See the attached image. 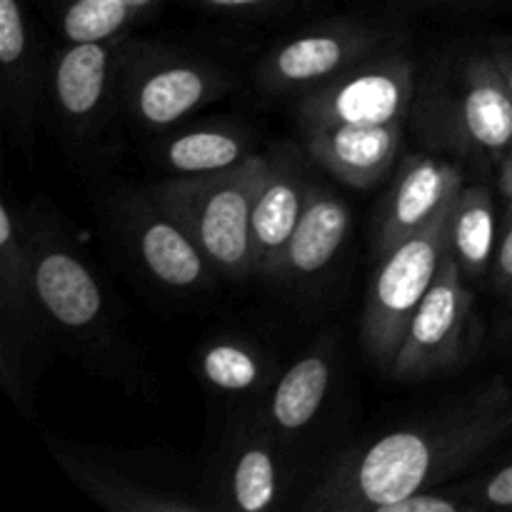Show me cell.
I'll return each instance as SVG.
<instances>
[{
    "mask_svg": "<svg viewBox=\"0 0 512 512\" xmlns=\"http://www.w3.org/2000/svg\"><path fill=\"white\" fill-rule=\"evenodd\" d=\"M510 433L512 390L503 375H493L430 418L400 425L340 455L300 508L380 512L468 470Z\"/></svg>",
    "mask_w": 512,
    "mask_h": 512,
    "instance_id": "obj_1",
    "label": "cell"
},
{
    "mask_svg": "<svg viewBox=\"0 0 512 512\" xmlns=\"http://www.w3.org/2000/svg\"><path fill=\"white\" fill-rule=\"evenodd\" d=\"M418 128L430 148L500 170L512 155V93L490 50L465 55L430 78Z\"/></svg>",
    "mask_w": 512,
    "mask_h": 512,
    "instance_id": "obj_2",
    "label": "cell"
},
{
    "mask_svg": "<svg viewBox=\"0 0 512 512\" xmlns=\"http://www.w3.org/2000/svg\"><path fill=\"white\" fill-rule=\"evenodd\" d=\"M268 168L270 155L253 153L220 173L175 175L150 193L193 233L218 275L245 280L255 275L250 218Z\"/></svg>",
    "mask_w": 512,
    "mask_h": 512,
    "instance_id": "obj_3",
    "label": "cell"
},
{
    "mask_svg": "<svg viewBox=\"0 0 512 512\" xmlns=\"http://www.w3.org/2000/svg\"><path fill=\"white\" fill-rule=\"evenodd\" d=\"M23 235L33 295L45 325L75 345H105L110 313L103 285L63 233L58 218L35 205L23 215Z\"/></svg>",
    "mask_w": 512,
    "mask_h": 512,
    "instance_id": "obj_4",
    "label": "cell"
},
{
    "mask_svg": "<svg viewBox=\"0 0 512 512\" xmlns=\"http://www.w3.org/2000/svg\"><path fill=\"white\" fill-rule=\"evenodd\" d=\"M450 205L413 238L403 240L378 258L365 300L360 340L370 363L385 375L393 368L410 320L428 295L448 253Z\"/></svg>",
    "mask_w": 512,
    "mask_h": 512,
    "instance_id": "obj_5",
    "label": "cell"
},
{
    "mask_svg": "<svg viewBox=\"0 0 512 512\" xmlns=\"http://www.w3.org/2000/svg\"><path fill=\"white\" fill-rule=\"evenodd\" d=\"M480 338L475 295L448 250L428 295L410 320L388 375L400 383H425L450 375L473 360Z\"/></svg>",
    "mask_w": 512,
    "mask_h": 512,
    "instance_id": "obj_6",
    "label": "cell"
},
{
    "mask_svg": "<svg viewBox=\"0 0 512 512\" xmlns=\"http://www.w3.org/2000/svg\"><path fill=\"white\" fill-rule=\"evenodd\" d=\"M130 115L150 130L173 128L195 110L223 98L233 85L228 70L210 60L158 45H133L120 58Z\"/></svg>",
    "mask_w": 512,
    "mask_h": 512,
    "instance_id": "obj_7",
    "label": "cell"
},
{
    "mask_svg": "<svg viewBox=\"0 0 512 512\" xmlns=\"http://www.w3.org/2000/svg\"><path fill=\"white\" fill-rule=\"evenodd\" d=\"M413 98V60L398 50H378L328 83L300 95L295 118L303 130L320 125L405 123Z\"/></svg>",
    "mask_w": 512,
    "mask_h": 512,
    "instance_id": "obj_8",
    "label": "cell"
},
{
    "mask_svg": "<svg viewBox=\"0 0 512 512\" xmlns=\"http://www.w3.org/2000/svg\"><path fill=\"white\" fill-rule=\"evenodd\" d=\"M385 33L355 20H330L275 45L255 70L268 95H303L378 53Z\"/></svg>",
    "mask_w": 512,
    "mask_h": 512,
    "instance_id": "obj_9",
    "label": "cell"
},
{
    "mask_svg": "<svg viewBox=\"0 0 512 512\" xmlns=\"http://www.w3.org/2000/svg\"><path fill=\"white\" fill-rule=\"evenodd\" d=\"M120 213L130 250L155 283L178 293L213 285L218 270L193 233L153 193L133 195Z\"/></svg>",
    "mask_w": 512,
    "mask_h": 512,
    "instance_id": "obj_10",
    "label": "cell"
},
{
    "mask_svg": "<svg viewBox=\"0 0 512 512\" xmlns=\"http://www.w3.org/2000/svg\"><path fill=\"white\" fill-rule=\"evenodd\" d=\"M40 328H45V320L33 295L23 215L5 198L0 205V370L5 388L18 403L23 395V355Z\"/></svg>",
    "mask_w": 512,
    "mask_h": 512,
    "instance_id": "obj_11",
    "label": "cell"
},
{
    "mask_svg": "<svg viewBox=\"0 0 512 512\" xmlns=\"http://www.w3.org/2000/svg\"><path fill=\"white\" fill-rule=\"evenodd\" d=\"M465 173L443 155H410L395 173L373 235L375 258L423 230L463 190Z\"/></svg>",
    "mask_w": 512,
    "mask_h": 512,
    "instance_id": "obj_12",
    "label": "cell"
},
{
    "mask_svg": "<svg viewBox=\"0 0 512 512\" xmlns=\"http://www.w3.org/2000/svg\"><path fill=\"white\" fill-rule=\"evenodd\" d=\"M305 150L325 173L355 190H373L393 173L405 123L305 128Z\"/></svg>",
    "mask_w": 512,
    "mask_h": 512,
    "instance_id": "obj_13",
    "label": "cell"
},
{
    "mask_svg": "<svg viewBox=\"0 0 512 512\" xmlns=\"http://www.w3.org/2000/svg\"><path fill=\"white\" fill-rule=\"evenodd\" d=\"M313 180L305 173L295 148H280L270 155V168L263 180L250 218V248L253 268L260 278L273 280L275 268L283 258L285 245L293 238Z\"/></svg>",
    "mask_w": 512,
    "mask_h": 512,
    "instance_id": "obj_14",
    "label": "cell"
},
{
    "mask_svg": "<svg viewBox=\"0 0 512 512\" xmlns=\"http://www.w3.org/2000/svg\"><path fill=\"white\" fill-rule=\"evenodd\" d=\"M120 40L110 43H68L53 58L50 88L55 108L68 128L88 133L105 118L113 95L115 70H120Z\"/></svg>",
    "mask_w": 512,
    "mask_h": 512,
    "instance_id": "obj_15",
    "label": "cell"
},
{
    "mask_svg": "<svg viewBox=\"0 0 512 512\" xmlns=\"http://www.w3.org/2000/svg\"><path fill=\"white\" fill-rule=\"evenodd\" d=\"M350 235V208L325 185H310L303 218L285 245L273 280L288 285L318 283L335 263Z\"/></svg>",
    "mask_w": 512,
    "mask_h": 512,
    "instance_id": "obj_16",
    "label": "cell"
},
{
    "mask_svg": "<svg viewBox=\"0 0 512 512\" xmlns=\"http://www.w3.org/2000/svg\"><path fill=\"white\" fill-rule=\"evenodd\" d=\"M283 445L260 420L233 440L220 473V498L228 508L243 512L278 508L288 488Z\"/></svg>",
    "mask_w": 512,
    "mask_h": 512,
    "instance_id": "obj_17",
    "label": "cell"
},
{
    "mask_svg": "<svg viewBox=\"0 0 512 512\" xmlns=\"http://www.w3.org/2000/svg\"><path fill=\"white\" fill-rule=\"evenodd\" d=\"M43 78V60L23 0H0V95L18 138H28L33 130Z\"/></svg>",
    "mask_w": 512,
    "mask_h": 512,
    "instance_id": "obj_18",
    "label": "cell"
},
{
    "mask_svg": "<svg viewBox=\"0 0 512 512\" xmlns=\"http://www.w3.org/2000/svg\"><path fill=\"white\" fill-rule=\"evenodd\" d=\"M333 375L335 343L328 335L280 375L258 420L280 443L298 438L323 410L333 388Z\"/></svg>",
    "mask_w": 512,
    "mask_h": 512,
    "instance_id": "obj_19",
    "label": "cell"
},
{
    "mask_svg": "<svg viewBox=\"0 0 512 512\" xmlns=\"http://www.w3.org/2000/svg\"><path fill=\"white\" fill-rule=\"evenodd\" d=\"M55 460L78 490L110 512H205L213 505L178 498L153 485L138 483L110 465L55 450Z\"/></svg>",
    "mask_w": 512,
    "mask_h": 512,
    "instance_id": "obj_20",
    "label": "cell"
},
{
    "mask_svg": "<svg viewBox=\"0 0 512 512\" xmlns=\"http://www.w3.org/2000/svg\"><path fill=\"white\" fill-rule=\"evenodd\" d=\"M498 218L495 200L485 185H470L450 205L448 250L460 265L465 280H483L493 268L498 248Z\"/></svg>",
    "mask_w": 512,
    "mask_h": 512,
    "instance_id": "obj_21",
    "label": "cell"
},
{
    "mask_svg": "<svg viewBox=\"0 0 512 512\" xmlns=\"http://www.w3.org/2000/svg\"><path fill=\"white\" fill-rule=\"evenodd\" d=\"M253 155V140L233 125H203L173 135L160 150L163 163L178 178L230 170Z\"/></svg>",
    "mask_w": 512,
    "mask_h": 512,
    "instance_id": "obj_22",
    "label": "cell"
},
{
    "mask_svg": "<svg viewBox=\"0 0 512 512\" xmlns=\"http://www.w3.org/2000/svg\"><path fill=\"white\" fill-rule=\"evenodd\" d=\"M200 378L213 390L228 395H250L265 388L270 365L265 353L243 338H218L200 353Z\"/></svg>",
    "mask_w": 512,
    "mask_h": 512,
    "instance_id": "obj_23",
    "label": "cell"
},
{
    "mask_svg": "<svg viewBox=\"0 0 512 512\" xmlns=\"http://www.w3.org/2000/svg\"><path fill=\"white\" fill-rule=\"evenodd\" d=\"M138 15L125 0H65L58 25L65 43H110L123 38Z\"/></svg>",
    "mask_w": 512,
    "mask_h": 512,
    "instance_id": "obj_24",
    "label": "cell"
},
{
    "mask_svg": "<svg viewBox=\"0 0 512 512\" xmlns=\"http://www.w3.org/2000/svg\"><path fill=\"white\" fill-rule=\"evenodd\" d=\"M463 498L468 500L473 512L485 508H512V463L498 468L488 478L465 485Z\"/></svg>",
    "mask_w": 512,
    "mask_h": 512,
    "instance_id": "obj_25",
    "label": "cell"
},
{
    "mask_svg": "<svg viewBox=\"0 0 512 512\" xmlns=\"http://www.w3.org/2000/svg\"><path fill=\"white\" fill-rule=\"evenodd\" d=\"M490 283L503 300H508L512 310V200L505 205L503 220H500L498 248H495L493 268H490Z\"/></svg>",
    "mask_w": 512,
    "mask_h": 512,
    "instance_id": "obj_26",
    "label": "cell"
},
{
    "mask_svg": "<svg viewBox=\"0 0 512 512\" xmlns=\"http://www.w3.org/2000/svg\"><path fill=\"white\" fill-rule=\"evenodd\" d=\"M380 512H473V508H470V503L460 493L450 495L430 488L408 495L403 500H395V503L385 505Z\"/></svg>",
    "mask_w": 512,
    "mask_h": 512,
    "instance_id": "obj_27",
    "label": "cell"
},
{
    "mask_svg": "<svg viewBox=\"0 0 512 512\" xmlns=\"http://www.w3.org/2000/svg\"><path fill=\"white\" fill-rule=\"evenodd\" d=\"M200 3L220 13H260L275 5H285L288 0H200Z\"/></svg>",
    "mask_w": 512,
    "mask_h": 512,
    "instance_id": "obj_28",
    "label": "cell"
},
{
    "mask_svg": "<svg viewBox=\"0 0 512 512\" xmlns=\"http://www.w3.org/2000/svg\"><path fill=\"white\" fill-rule=\"evenodd\" d=\"M490 55L498 63L500 73H503L505 83H508L510 93H512V38H498L490 43Z\"/></svg>",
    "mask_w": 512,
    "mask_h": 512,
    "instance_id": "obj_29",
    "label": "cell"
},
{
    "mask_svg": "<svg viewBox=\"0 0 512 512\" xmlns=\"http://www.w3.org/2000/svg\"><path fill=\"white\" fill-rule=\"evenodd\" d=\"M500 193L505 195V200H512V155L500 165Z\"/></svg>",
    "mask_w": 512,
    "mask_h": 512,
    "instance_id": "obj_30",
    "label": "cell"
},
{
    "mask_svg": "<svg viewBox=\"0 0 512 512\" xmlns=\"http://www.w3.org/2000/svg\"><path fill=\"white\" fill-rule=\"evenodd\" d=\"M498 338L503 340V345L508 350H512V310L508 313V318H505V323L500 325V330H498Z\"/></svg>",
    "mask_w": 512,
    "mask_h": 512,
    "instance_id": "obj_31",
    "label": "cell"
},
{
    "mask_svg": "<svg viewBox=\"0 0 512 512\" xmlns=\"http://www.w3.org/2000/svg\"><path fill=\"white\" fill-rule=\"evenodd\" d=\"M125 3H128L130 8H135V10H138L140 15H143V13H148V10L153 8V5L158 3V0H125Z\"/></svg>",
    "mask_w": 512,
    "mask_h": 512,
    "instance_id": "obj_32",
    "label": "cell"
},
{
    "mask_svg": "<svg viewBox=\"0 0 512 512\" xmlns=\"http://www.w3.org/2000/svg\"><path fill=\"white\" fill-rule=\"evenodd\" d=\"M413 5H445V3H463V0H405Z\"/></svg>",
    "mask_w": 512,
    "mask_h": 512,
    "instance_id": "obj_33",
    "label": "cell"
}]
</instances>
